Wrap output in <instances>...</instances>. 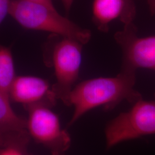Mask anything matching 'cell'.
Wrapping results in <instances>:
<instances>
[{
	"instance_id": "obj_9",
	"label": "cell",
	"mask_w": 155,
	"mask_h": 155,
	"mask_svg": "<svg viewBox=\"0 0 155 155\" xmlns=\"http://www.w3.org/2000/svg\"><path fill=\"white\" fill-rule=\"evenodd\" d=\"M9 94L0 93V134L27 131V119L13 109Z\"/></svg>"
},
{
	"instance_id": "obj_3",
	"label": "cell",
	"mask_w": 155,
	"mask_h": 155,
	"mask_svg": "<svg viewBox=\"0 0 155 155\" xmlns=\"http://www.w3.org/2000/svg\"><path fill=\"white\" fill-rule=\"evenodd\" d=\"M9 15L28 29L75 39L84 45L91 39L90 30L62 16L54 6L27 0H12Z\"/></svg>"
},
{
	"instance_id": "obj_4",
	"label": "cell",
	"mask_w": 155,
	"mask_h": 155,
	"mask_svg": "<svg viewBox=\"0 0 155 155\" xmlns=\"http://www.w3.org/2000/svg\"><path fill=\"white\" fill-rule=\"evenodd\" d=\"M106 146L110 148L122 141L155 134V101L134 102L127 112L120 114L105 129Z\"/></svg>"
},
{
	"instance_id": "obj_6",
	"label": "cell",
	"mask_w": 155,
	"mask_h": 155,
	"mask_svg": "<svg viewBox=\"0 0 155 155\" xmlns=\"http://www.w3.org/2000/svg\"><path fill=\"white\" fill-rule=\"evenodd\" d=\"M122 51V71L136 72L139 68L155 71V36L139 38L133 23L125 25L114 35Z\"/></svg>"
},
{
	"instance_id": "obj_7",
	"label": "cell",
	"mask_w": 155,
	"mask_h": 155,
	"mask_svg": "<svg viewBox=\"0 0 155 155\" xmlns=\"http://www.w3.org/2000/svg\"><path fill=\"white\" fill-rule=\"evenodd\" d=\"M12 102L21 104L29 109L39 106L52 108L58 100L50 83L43 78L31 76H17L9 91Z\"/></svg>"
},
{
	"instance_id": "obj_1",
	"label": "cell",
	"mask_w": 155,
	"mask_h": 155,
	"mask_svg": "<svg viewBox=\"0 0 155 155\" xmlns=\"http://www.w3.org/2000/svg\"><path fill=\"white\" fill-rule=\"evenodd\" d=\"M135 81L136 72L121 70L115 77L96 78L78 84L69 98V106L74 109L68 125L94 108L104 106L110 109L124 100L136 102L142 99L141 94L134 89Z\"/></svg>"
},
{
	"instance_id": "obj_2",
	"label": "cell",
	"mask_w": 155,
	"mask_h": 155,
	"mask_svg": "<svg viewBox=\"0 0 155 155\" xmlns=\"http://www.w3.org/2000/svg\"><path fill=\"white\" fill-rule=\"evenodd\" d=\"M84 45L75 39L52 35L43 50V61L53 68L56 78L52 84L58 100L69 106L70 95L79 77Z\"/></svg>"
},
{
	"instance_id": "obj_8",
	"label": "cell",
	"mask_w": 155,
	"mask_h": 155,
	"mask_svg": "<svg viewBox=\"0 0 155 155\" xmlns=\"http://www.w3.org/2000/svg\"><path fill=\"white\" fill-rule=\"evenodd\" d=\"M136 14L134 0H94L92 4L93 22L102 32H108L114 20L124 25L133 23Z\"/></svg>"
},
{
	"instance_id": "obj_11",
	"label": "cell",
	"mask_w": 155,
	"mask_h": 155,
	"mask_svg": "<svg viewBox=\"0 0 155 155\" xmlns=\"http://www.w3.org/2000/svg\"><path fill=\"white\" fill-rule=\"evenodd\" d=\"M17 76L12 51L9 47H0V93L9 94Z\"/></svg>"
},
{
	"instance_id": "obj_10",
	"label": "cell",
	"mask_w": 155,
	"mask_h": 155,
	"mask_svg": "<svg viewBox=\"0 0 155 155\" xmlns=\"http://www.w3.org/2000/svg\"><path fill=\"white\" fill-rule=\"evenodd\" d=\"M31 139L28 130L0 134V155H32L28 150Z\"/></svg>"
},
{
	"instance_id": "obj_12",
	"label": "cell",
	"mask_w": 155,
	"mask_h": 155,
	"mask_svg": "<svg viewBox=\"0 0 155 155\" xmlns=\"http://www.w3.org/2000/svg\"><path fill=\"white\" fill-rule=\"evenodd\" d=\"M12 0H0V22L4 21L6 17L10 15Z\"/></svg>"
},
{
	"instance_id": "obj_5",
	"label": "cell",
	"mask_w": 155,
	"mask_h": 155,
	"mask_svg": "<svg viewBox=\"0 0 155 155\" xmlns=\"http://www.w3.org/2000/svg\"><path fill=\"white\" fill-rule=\"evenodd\" d=\"M51 109L39 106L27 111L28 133L31 139L49 150L51 155H64L71 146V139Z\"/></svg>"
},
{
	"instance_id": "obj_15",
	"label": "cell",
	"mask_w": 155,
	"mask_h": 155,
	"mask_svg": "<svg viewBox=\"0 0 155 155\" xmlns=\"http://www.w3.org/2000/svg\"><path fill=\"white\" fill-rule=\"evenodd\" d=\"M27 1H33V2H41V3H44V4L50 5L54 6L52 0H27Z\"/></svg>"
},
{
	"instance_id": "obj_14",
	"label": "cell",
	"mask_w": 155,
	"mask_h": 155,
	"mask_svg": "<svg viewBox=\"0 0 155 155\" xmlns=\"http://www.w3.org/2000/svg\"><path fill=\"white\" fill-rule=\"evenodd\" d=\"M149 7L150 11L152 14L155 15V0H146Z\"/></svg>"
},
{
	"instance_id": "obj_13",
	"label": "cell",
	"mask_w": 155,
	"mask_h": 155,
	"mask_svg": "<svg viewBox=\"0 0 155 155\" xmlns=\"http://www.w3.org/2000/svg\"><path fill=\"white\" fill-rule=\"evenodd\" d=\"M63 5L64 8V9L66 12H68L70 11L72 4L74 2V0H61Z\"/></svg>"
}]
</instances>
